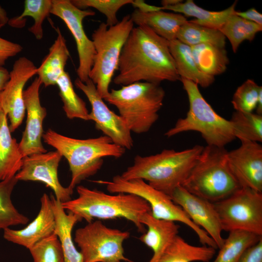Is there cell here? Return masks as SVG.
I'll list each match as a JSON object with an SVG mask.
<instances>
[{
	"mask_svg": "<svg viewBox=\"0 0 262 262\" xmlns=\"http://www.w3.org/2000/svg\"><path fill=\"white\" fill-rule=\"evenodd\" d=\"M228 152L225 147H204L181 186L212 203L233 194L241 187L229 168Z\"/></svg>",
	"mask_w": 262,
	"mask_h": 262,
	"instance_id": "cell-5",
	"label": "cell"
},
{
	"mask_svg": "<svg viewBox=\"0 0 262 262\" xmlns=\"http://www.w3.org/2000/svg\"><path fill=\"white\" fill-rule=\"evenodd\" d=\"M50 14L61 18L71 32L76 42L79 57L76 72L78 79L84 82L89 78L95 50L93 43L86 35L82 22L95 12L91 9L77 8L69 0H52Z\"/></svg>",
	"mask_w": 262,
	"mask_h": 262,
	"instance_id": "cell-12",
	"label": "cell"
},
{
	"mask_svg": "<svg viewBox=\"0 0 262 262\" xmlns=\"http://www.w3.org/2000/svg\"><path fill=\"white\" fill-rule=\"evenodd\" d=\"M133 26L130 15H128L113 26L101 23L92 34L95 54L89 78L103 99L109 93L122 48Z\"/></svg>",
	"mask_w": 262,
	"mask_h": 262,
	"instance_id": "cell-8",
	"label": "cell"
},
{
	"mask_svg": "<svg viewBox=\"0 0 262 262\" xmlns=\"http://www.w3.org/2000/svg\"><path fill=\"white\" fill-rule=\"evenodd\" d=\"M62 157L57 150L26 156L23 158L21 168L15 177L18 181L43 182L53 190L57 199L62 203L69 201L73 190L64 187L58 177V168Z\"/></svg>",
	"mask_w": 262,
	"mask_h": 262,
	"instance_id": "cell-15",
	"label": "cell"
},
{
	"mask_svg": "<svg viewBox=\"0 0 262 262\" xmlns=\"http://www.w3.org/2000/svg\"><path fill=\"white\" fill-rule=\"evenodd\" d=\"M213 203L223 230H242L262 236V193L241 187Z\"/></svg>",
	"mask_w": 262,
	"mask_h": 262,
	"instance_id": "cell-11",
	"label": "cell"
},
{
	"mask_svg": "<svg viewBox=\"0 0 262 262\" xmlns=\"http://www.w3.org/2000/svg\"><path fill=\"white\" fill-rule=\"evenodd\" d=\"M10 77V72L3 66H0V93L2 91Z\"/></svg>",
	"mask_w": 262,
	"mask_h": 262,
	"instance_id": "cell-43",
	"label": "cell"
},
{
	"mask_svg": "<svg viewBox=\"0 0 262 262\" xmlns=\"http://www.w3.org/2000/svg\"><path fill=\"white\" fill-rule=\"evenodd\" d=\"M229 168L241 187L262 193V146L259 143L242 141L228 152Z\"/></svg>",
	"mask_w": 262,
	"mask_h": 262,
	"instance_id": "cell-18",
	"label": "cell"
},
{
	"mask_svg": "<svg viewBox=\"0 0 262 262\" xmlns=\"http://www.w3.org/2000/svg\"><path fill=\"white\" fill-rule=\"evenodd\" d=\"M3 26L0 24V29ZM22 49L23 48L20 44L0 37V66L4 65L9 58L18 54Z\"/></svg>",
	"mask_w": 262,
	"mask_h": 262,
	"instance_id": "cell-39",
	"label": "cell"
},
{
	"mask_svg": "<svg viewBox=\"0 0 262 262\" xmlns=\"http://www.w3.org/2000/svg\"><path fill=\"white\" fill-rule=\"evenodd\" d=\"M52 0H25L24 9L21 15L9 19V26L16 28H22L25 25L26 17L31 16L34 23L28 30L37 40L43 36L42 24L45 19L50 14Z\"/></svg>",
	"mask_w": 262,
	"mask_h": 262,
	"instance_id": "cell-29",
	"label": "cell"
},
{
	"mask_svg": "<svg viewBox=\"0 0 262 262\" xmlns=\"http://www.w3.org/2000/svg\"><path fill=\"white\" fill-rule=\"evenodd\" d=\"M133 0H72L73 5L79 9H86L92 7L96 9L106 18L108 26L118 22L116 16L117 11L125 5L131 4Z\"/></svg>",
	"mask_w": 262,
	"mask_h": 262,
	"instance_id": "cell-38",
	"label": "cell"
},
{
	"mask_svg": "<svg viewBox=\"0 0 262 262\" xmlns=\"http://www.w3.org/2000/svg\"><path fill=\"white\" fill-rule=\"evenodd\" d=\"M229 121L235 138L241 142H262V115L235 111Z\"/></svg>",
	"mask_w": 262,
	"mask_h": 262,
	"instance_id": "cell-35",
	"label": "cell"
},
{
	"mask_svg": "<svg viewBox=\"0 0 262 262\" xmlns=\"http://www.w3.org/2000/svg\"><path fill=\"white\" fill-rule=\"evenodd\" d=\"M95 182L105 185L107 191L112 194L127 193L140 196L148 203L154 217L183 223L196 233L199 241L203 246L217 249L214 241L190 219L170 196L152 187L144 180L140 179L126 180L119 175L114 176L111 180H98Z\"/></svg>",
	"mask_w": 262,
	"mask_h": 262,
	"instance_id": "cell-9",
	"label": "cell"
},
{
	"mask_svg": "<svg viewBox=\"0 0 262 262\" xmlns=\"http://www.w3.org/2000/svg\"><path fill=\"white\" fill-rule=\"evenodd\" d=\"M204 147L196 145L181 151L164 149L147 156L136 155L132 164L120 176L124 180L140 179L170 196L181 186L195 165Z\"/></svg>",
	"mask_w": 262,
	"mask_h": 262,
	"instance_id": "cell-2",
	"label": "cell"
},
{
	"mask_svg": "<svg viewBox=\"0 0 262 262\" xmlns=\"http://www.w3.org/2000/svg\"><path fill=\"white\" fill-rule=\"evenodd\" d=\"M29 249L34 262H65L60 241L54 232L38 241Z\"/></svg>",
	"mask_w": 262,
	"mask_h": 262,
	"instance_id": "cell-36",
	"label": "cell"
},
{
	"mask_svg": "<svg viewBox=\"0 0 262 262\" xmlns=\"http://www.w3.org/2000/svg\"><path fill=\"white\" fill-rule=\"evenodd\" d=\"M117 70L113 82L122 86L140 82L160 84L180 80L169 41L145 26L132 29L122 48Z\"/></svg>",
	"mask_w": 262,
	"mask_h": 262,
	"instance_id": "cell-1",
	"label": "cell"
},
{
	"mask_svg": "<svg viewBox=\"0 0 262 262\" xmlns=\"http://www.w3.org/2000/svg\"><path fill=\"white\" fill-rule=\"evenodd\" d=\"M75 85L85 94L90 103L89 120L93 121L96 128L114 143L126 149H131L133 146L131 132L123 119L108 107L91 80L89 79L83 82L77 78Z\"/></svg>",
	"mask_w": 262,
	"mask_h": 262,
	"instance_id": "cell-13",
	"label": "cell"
},
{
	"mask_svg": "<svg viewBox=\"0 0 262 262\" xmlns=\"http://www.w3.org/2000/svg\"><path fill=\"white\" fill-rule=\"evenodd\" d=\"M76 189L77 198L62 203L65 210L87 223L94 218H125L132 222L139 231L145 232L140 218L144 213L151 212V209L144 199L131 194H108L82 185L77 186Z\"/></svg>",
	"mask_w": 262,
	"mask_h": 262,
	"instance_id": "cell-4",
	"label": "cell"
},
{
	"mask_svg": "<svg viewBox=\"0 0 262 262\" xmlns=\"http://www.w3.org/2000/svg\"><path fill=\"white\" fill-rule=\"evenodd\" d=\"M131 4L136 10L144 13L162 10L161 6L149 5L142 0H133Z\"/></svg>",
	"mask_w": 262,
	"mask_h": 262,
	"instance_id": "cell-42",
	"label": "cell"
},
{
	"mask_svg": "<svg viewBox=\"0 0 262 262\" xmlns=\"http://www.w3.org/2000/svg\"><path fill=\"white\" fill-rule=\"evenodd\" d=\"M140 222L147 227V230L139 237V240L153 251V255L148 262H158L164 250L178 235L180 226L173 221L157 219L151 212L144 213Z\"/></svg>",
	"mask_w": 262,
	"mask_h": 262,
	"instance_id": "cell-20",
	"label": "cell"
},
{
	"mask_svg": "<svg viewBox=\"0 0 262 262\" xmlns=\"http://www.w3.org/2000/svg\"><path fill=\"white\" fill-rule=\"evenodd\" d=\"M40 202V209L37 215L25 228L19 230L10 228L3 229L5 240L29 249L38 241L54 233L55 221L50 198L44 193Z\"/></svg>",
	"mask_w": 262,
	"mask_h": 262,
	"instance_id": "cell-19",
	"label": "cell"
},
{
	"mask_svg": "<svg viewBox=\"0 0 262 262\" xmlns=\"http://www.w3.org/2000/svg\"><path fill=\"white\" fill-rule=\"evenodd\" d=\"M56 31V39L49 48L48 54L37 67L36 75L46 87L56 84L58 79L65 72V66L70 56L65 37L58 28Z\"/></svg>",
	"mask_w": 262,
	"mask_h": 262,
	"instance_id": "cell-24",
	"label": "cell"
},
{
	"mask_svg": "<svg viewBox=\"0 0 262 262\" xmlns=\"http://www.w3.org/2000/svg\"><path fill=\"white\" fill-rule=\"evenodd\" d=\"M56 84L63 103V108L70 119L79 118L89 120V112L85 102L75 92L68 73L65 72L58 79Z\"/></svg>",
	"mask_w": 262,
	"mask_h": 262,
	"instance_id": "cell-34",
	"label": "cell"
},
{
	"mask_svg": "<svg viewBox=\"0 0 262 262\" xmlns=\"http://www.w3.org/2000/svg\"><path fill=\"white\" fill-rule=\"evenodd\" d=\"M8 20L9 18L6 11L0 6V24L4 26L6 23H8Z\"/></svg>",
	"mask_w": 262,
	"mask_h": 262,
	"instance_id": "cell-44",
	"label": "cell"
},
{
	"mask_svg": "<svg viewBox=\"0 0 262 262\" xmlns=\"http://www.w3.org/2000/svg\"><path fill=\"white\" fill-rule=\"evenodd\" d=\"M7 118L0 106V181L15 177L22 163L19 145L11 135Z\"/></svg>",
	"mask_w": 262,
	"mask_h": 262,
	"instance_id": "cell-23",
	"label": "cell"
},
{
	"mask_svg": "<svg viewBox=\"0 0 262 262\" xmlns=\"http://www.w3.org/2000/svg\"><path fill=\"white\" fill-rule=\"evenodd\" d=\"M36 72L37 67L31 60L25 57L19 58L14 63L9 79L0 93V106L9 119L11 132L22 123L26 111L24 87Z\"/></svg>",
	"mask_w": 262,
	"mask_h": 262,
	"instance_id": "cell-14",
	"label": "cell"
},
{
	"mask_svg": "<svg viewBox=\"0 0 262 262\" xmlns=\"http://www.w3.org/2000/svg\"><path fill=\"white\" fill-rule=\"evenodd\" d=\"M18 180L15 176L0 181V229L26 224L29 218L19 213L11 200V195Z\"/></svg>",
	"mask_w": 262,
	"mask_h": 262,
	"instance_id": "cell-33",
	"label": "cell"
},
{
	"mask_svg": "<svg viewBox=\"0 0 262 262\" xmlns=\"http://www.w3.org/2000/svg\"><path fill=\"white\" fill-rule=\"evenodd\" d=\"M236 4V1L228 8L220 11L204 9L197 5L192 0H187L172 6L161 7L162 10H171L183 14L185 16L194 17L195 19L190 21L195 24L219 30L228 18L234 13Z\"/></svg>",
	"mask_w": 262,
	"mask_h": 262,
	"instance_id": "cell-26",
	"label": "cell"
},
{
	"mask_svg": "<svg viewBox=\"0 0 262 262\" xmlns=\"http://www.w3.org/2000/svg\"><path fill=\"white\" fill-rule=\"evenodd\" d=\"M234 14L247 20L262 26V14L254 8L243 12L235 11Z\"/></svg>",
	"mask_w": 262,
	"mask_h": 262,
	"instance_id": "cell-41",
	"label": "cell"
},
{
	"mask_svg": "<svg viewBox=\"0 0 262 262\" xmlns=\"http://www.w3.org/2000/svg\"><path fill=\"white\" fill-rule=\"evenodd\" d=\"M177 39L190 46L202 44H212L225 48L226 37L219 30L187 21L181 26Z\"/></svg>",
	"mask_w": 262,
	"mask_h": 262,
	"instance_id": "cell-31",
	"label": "cell"
},
{
	"mask_svg": "<svg viewBox=\"0 0 262 262\" xmlns=\"http://www.w3.org/2000/svg\"><path fill=\"white\" fill-rule=\"evenodd\" d=\"M170 197L209 235L218 249L222 246L225 239L222 236L223 230L213 203L190 193L181 186L173 191Z\"/></svg>",
	"mask_w": 262,
	"mask_h": 262,
	"instance_id": "cell-17",
	"label": "cell"
},
{
	"mask_svg": "<svg viewBox=\"0 0 262 262\" xmlns=\"http://www.w3.org/2000/svg\"><path fill=\"white\" fill-rule=\"evenodd\" d=\"M42 138L45 143L66 159L71 173L68 187L72 190L82 180L94 175L101 168L103 158H119L126 150L104 135L97 138L77 139L49 129L44 133Z\"/></svg>",
	"mask_w": 262,
	"mask_h": 262,
	"instance_id": "cell-3",
	"label": "cell"
},
{
	"mask_svg": "<svg viewBox=\"0 0 262 262\" xmlns=\"http://www.w3.org/2000/svg\"><path fill=\"white\" fill-rule=\"evenodd\" d=\"M127 231L92 221L78 229L74 242L80 248L83 262H132L125 256L123 244L130 237Z\"/></svg>",
	"mask_w": 262,
	"mask_h": 262,
	"instance_id": "cell-10",
	"label": "cell"
},
{
	"mask_svg": "<svg viewBox=\"0 0 262 262\" xmlns=\"http://www.w3.org/2000/svg\"><path fill=\"white\" fill-rule=\"evenodd\" d=\"M50 198L55 221L54 232L60 241L65 262H83L82 255L75 246L72 236L74 226L82 220L71 213H66L62 202L53 195H51Z\"/></svg>",
	"mask_w": 262,
	"mask_h": 262,
	"instance_id": "cell-22",
	"label": "cell"
},
{
	"mask_svg": "<svg viewBox=\"0 0 262 262\" xmlns=\"http://www.w3.org/2000/svg\"><path fill=\"white\" fill-rule=\"evenodd\" d=\"M130 16L134 24L147 27L169 42L177 39L179 29L188 21L182 14L163 10L144 13L135 9Z\"/></svg>",
	"mask_w": 262,
	"mask_h": 262,
	"instance_id": "cell-21",
	"label": "cell"
},
{
	"mask_svg": "<svg viewBox=\"0 0 262 262\" xmlns=\"http://www.w3.org/2000/svg\"><path fill=\"white\" fill-rule=\"evenodd\" d=\"M181 0H163L161 1L162 7L172 6L182 2Z\"/></svg>",
	"mask_w": 262,
	"mask_h": 262,
	"instance_id": "cell-46",
	"label": "cell"
},
{
	"mask_svg": "<svg viewBox=\"0 0 262 262\" xmlns=\"http://www.w3.org/2000/svg\"><path fill=\"white\" fill-rule=\"evenodd\" d=\"M209 246H195L187 243L179 235L164 250L158 262H209L215 254Z\"/></svg>",
	"mask_w": 262,
	"mask_h": 262,
	"instance_id": "cell-27",
	"label": "cell"
},
{
	"mask_svg": "<svg viewBox=\"0 0 262 262\" xmlns=\"http://www.w3.org/2000/svg\"><path fill=\"white\" fill-rule=\"evenodd\" d=\"M262 87L248 79L239 86L233 94L231 103L236 111L250 113L256 109Z\"/></svg>",
	"mask_w": 262,
	"mask_h": 262,
	"instance_id": "cell-37",
	"label": "cell"
},
{
	"mask_svg": "<svg viewBox=\"0 0 262 262\" xmlns=\"http://www.w3.org/2000/svg\"><path fill=\"white\" fill-rule=\"evenodd\" d=\"M164 96L160 84L140 82L111 89L103 100L117 109L131 132L141 134L158 120Z\"/></svg>",
	"mask_w": 262,
	"mask_h": 262,
	"instance_id": "cell-6",
	"label": "cell"
},
{
	"mask_svg": "<svg viewBox=\"0 0 262 262\" xmlns=\"http://www.w3.org/2000/svg\"><path fill=\"white\" fill-rule=\"evenodd\" d=\"M240 262H262V238L245 251Z\"/></svg>",
	"mask_w": 262,
	"mask_h": 262,
	"instance_id": "cell-40",
	"label": "cell"
},
{
	"mask_svg": "<svg viewBox=\"0 0 262 262\" xmlns=\"http://www.w3.org/2000/svg\"><path fill=\"white\" fill-rule=\"evenodd\" d=\"M256 114L262 115V89L260 90L256 108Z\"/></svg>",
	"mask_w": 262,
	"mask_h": 262,
	"instance_id": "cell-45",
	"label": "cell"
},
{
	"mask_svg": "<svg viewBox=\"0 0 262 262\" xmlns=\"http://www.w3.org/2000/svg\"><path fill=\"white\" fill-rule=\"evenodd\" d=\"M169 42L170 51L180 79L190 81L203 88L209 87L213 82L214 77L207 75L198 69L191 47L177 39Z\"/></svg>",
	"mask_w": 262,
	"mask_h": 262,
	"instance_id": "cell-25",
	"label": "cell"
},
{
	"mask_svg": "<svg viewBox=\"0 0 262 262\" xmlns=\"http://www.w3.org/2000/svg\"><path fill=\"white\" fill-rule=\"evenodd\" d=\"M262 238V236L245 231L229 232L213 262H240L245 251Z\"/></svg>",
	"mask_w": 262,
	"mask_h": 262,
	"instance_id": "cell-30",
	"label": "cell"
},
{
	"mask_svg": "<svg viewBox=\"0 0 262 262\" xmlns=\"http://www.w3.org/2000/svg\"><path fill=\"white\" fill-rule=\"evenodd\" d=\"M42 84L37 77L24 91L27 120L25 130L18 143L23 158L47 152L42 142L44 134L43 122L47 115L46 109L41 105L39 98V90Z\"/></svg>",
	"mask_w": 262,
	"mask_h": 262,
	"instance_id": "cell-16",
	"label": "cell"
},
{
	"mask_svg": "<svg viewBox=\"0 0 262 262\" xmlns=\"http://www.w3.org/2000/svg\"><path fill=\"white\" fill-rule=\"evenodd\" d=\"M189 102L185 118H180L164 134L167 137L188 131L200 133L207 145L225 147L235 139L229 120L218 115L201 94L198 85L180 79Z\"/></svg>",
	"mask_w": 262,
	"mask_h": 262,
	"instance_id": "cell-7",
	"label": "cell"
},
{
	"mask_svg": "<svg viewBox=\"0 0 262 262\" xmlns=\"http://www.w3.org/2000/svg\"><path fill=\"white\" fill-rule=\"evenodd\" d=\"M230 42L232 49L236 52L240 45L245 40L252 41L262 31V26L247 20L234 13L219 30Z\"/></svg>",
	"mask_w": 262,
	"mask_h": 262,
	"instance_id": "cell-32",
	"label": "cell"
},
{
	"mask_svg": "<svg viewBox=\"0 0 262 262\" xmlns=\"http://www.w3.org/2000/svg\"><path fill=\"white\" fill-rule=\"evenodd\" d=\"M191 48L194 60L203 73L214 77L226 70L229 59L225 48L202 44Z\"/></svg>",
	"mask_w": 262,
	"mask_h": 262,
	"instance_id": "cell-28",
	"label": "cell"
}]
</instances>
